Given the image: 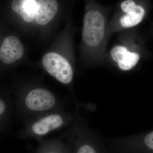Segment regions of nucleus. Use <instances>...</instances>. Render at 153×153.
Masks as SVG:
<instances>
[{
  "instance_id": "nucleus-1",
  "label": "nucleus",
  "mask_w": 153,
  "mask_h": 153,
  "mask_svg": "<svg viewBox=\"0 0 153 153\" xmlns=\"http://www.w3.org/2000/svg\"><path fill=\"white\" fill-rule=\"evenodd\" d=\"M108 12V9L100 7L87 11L83 19L82 30L84 43L91 48L99 49L104 57L109 38Z\"/></svg>"
},
{
  "instance_id": "nucleus-12",
  "label": "nucleus",
  "mask_w": 153,
  "mask_h": 153,
  "mask_svg": "<svg viewBox=\"0 0 153 153\" xmlns=\"http://www.w3.org/2000/svg\"><path fill=\"white\" fill-rule=\"evenodd\" d=\"M6 106L4 102L2 100H0V114H2L5 110Z\"/></svg>"
},
{
  "instance_id": "nucleus-3",
  "label": "nucleus",
  "mask_w": 153,
  "mask_h": 153,
  "mask_svg": "<svg viewBox=\"0 0 153 153\" xmlns=\"http://www.w3.org/2000/svg\"><path fill=\"white\" fill-rule=\"evenodd\" d=\"M146 14V9L139 1L125 0L121 2L108 23L109 37L115 33L130 30L138 26L142 22Z\"/></svg>"
},
{
  "instance_id": "nucleus-2",
  "label": "nucleus",
  "mask_w": 153,
  "mask_h": 153,
  "mask_svg": "<svg viewBox=\"0 0 153 153\" xmlns=\"http://www.w3.org/2000/svg\"><path fill=\"white\" fill-rule=\"evenodd\" d=\"M121 33L117 42L110 50L108 58L119 69L128 71L136 66L140 59L139 37L131 30Z\"/></svg>"
},
{
  "instance_id": "nucleus-9",
  "label": "nucleus",
  "mask_w": 153,
  "mask_h": 153,
  "mask_svg": "<svg viewBox=\"0 0 153 153\" xmlns=\"http://www.w3.org/2000/svg\"><path fill=\"white\" fill-rule=\"evenodd\" d=\"M63 120L59 115L52 114L41 119L32 126L33 132L39 135H44L50 131L61 126Z\"/></svg>"
},
{
  "instance_id": "nucleus-6",
  "label": "nucleus",
  "mask_w": 153,
  "mask_h": 153,
  "mask_svg": "<svg viewBox=\"0 0 153 153\" xmlns=\"http://www.w3.org/2000/svg\"><path fill=\"white\" fill-rule=\"evenodd\" d=\"M24 49L21 41L14 36H8L3 41L0 48V59L5 64H11L22 57Z\"/></svg>"
},
{
  "instance_id": "nucleus-7",
  "label": "nucleus",
  "mask_w": 153,
  "mask_h": 153,
  "mask_svg": "<svg viewBox=\"0 0 153 153\" xmlns=\"http://www.w3.org/2000/svg\"><path fill=\"white\" fill-rule=\"evenodd\" d=\"M58 9V4L55 0L37 1L36 22L41 25H47L56 16Z\"/></svg>"
},
{
  "instance_id": "nucleus-8",
  "label": "nucleus",
  "mask_w": 153,
  "mask_h": 153,
  "mask_svg": "<svg viewBox=\"0 0 153 153\" xmlns=\"http://www.w3.org/2000/svg\"><path fill=\"white\" fill-rule=\"evenodd\" d=\"M11 7L25 22H31L36 19L37 10L36 0H14Z\"/></svg>"
},
{
  "instance_id": "nucleus-11",
  "label": "nucleus",
  "mask_w": 153,
  "mask_h": 153,
  "mask_svg": "<svg viewBox=\"0 0 153 153\" xmlns=\"http://www.w3.org/2000/svg\"><path fill=\"white\" fill-rule=\"evenodd\" d=\"M77 153H97L94 149L89 145H85L79 148Z\"/></svg>"
},
{
  "instance_id": "nucleus-5",
  "label": "nucleus",
  "mask_w": 153,
  "mask_h": 153,
  "mask_svg": "<svg viewBox=\"0 0 153 153\" xmlns=\"http://www.w3.org/2000/svg\"><path fill=\"white\" fill-rule=\"evenodd\" d=\"M26 105L31 110L43 111L54 106L55 99L54 95L48 90L36 88L30 91L26 97Z\"/></svg>"
},
{
  "instance_id": "nucleus-10",
  "label": "nucleus",
  "mask_w": 153,
  "mask_h": 153,
  "mask_svg": "<svg viewBox=\"0 0 153 153\" xmlns=\"http://www.w3.org/2000/svg\"><path fill=\"white\" fill-rule=\"evenodd\" d=\"M144 142L148 147L153 150V131L145 137Z\"/></svg>"
},
{
  "instance_id": "nucleus-4",
  "label": "nucleus",
  "mask_w": 153,
  "mask_h": 153,
  "mask_svg": "<svg viewBox=\"0 0 153 153\" xmlns=\"http://www.w3.org/2000/svg\"><path fill=\"white\" fill-rule=\"evenodd\" d=\"M42 63L47 72L60 82L68 84L72 80L73 71L71 65L58 53H47L43 57Z\"/></svg>"
}]
</instances>
